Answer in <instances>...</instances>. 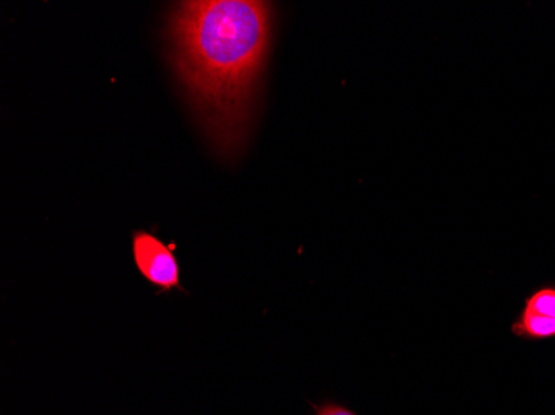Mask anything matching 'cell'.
Listing matches in <instances>:
<instances>
[{"label": "cell", "mask_w": 555, "mask_h": 415, "mask_svg": "<svg viewBox=\"0 0 555 415\" xmlns=\"http://www.w3.org/2000/svg\"><path fill=\"white\" fill-rule=\"evenodd\" d=\"M513 333L524 339H551L555 337V317L539 316L524 309L513 324Z\"/></svg>", "instance_id": "3957f363"}, {"label": "cell", "mask_w": 555, "mask_h": 415, "mask_svg": "<svg viewBox=\"0 0 555 415\" xmlns=\"http://www.w3.org/2000/svg\"><path fill=\"white\" fill-rule=\"evenodd\" d=\"M318 415H354L346 408L338 407V405L327 404L318 408Z\"/></svg>", "instance_id": "5b68a950"}, {"label": "cell", "mask_w": 555, "mask_h": 415, "mask_svg": "<svg viewBox=\"0 0 555 415\" xmlns=\"http://www.w3.org/2000/svg\"><path fill=\"white\" fill-rule=\"evenodd\" d=\"M133 258L140 274L158 288H180V268L173 248L149 231L133 235Z\"/></svg>", "instance_id": "7a4b0ae2"}, {"label": "cell", "mask_w": 555, "mask_h": 415, "mask_svg": "<svg viewBox=\"0 0 555 415\" xmlns=\"http://www.w3.org/2000/svg\"><path fill=\"white\" fill-rule=\"evenodd\" d=\"M273 4L189 0L167 21L170 59L193 112L223 157L242 152L270 52Z\"/></svg>", "instance_id": "6da1fadb"}, {"label": "cell", "mask_w": 555, "mask_h": 415, "mask_svg": "<svg viewBox=\"0 0 555 415\" xmlns=\"http://www.w3.org/2000/svg\"><path fill=\"white\" fill-rule=\"evenodd\" d=\"M524 309L539 316L555 317V288L539 289L527 298Z\"/></svg>", "instance_id": "277c9868"}]
</instances>
